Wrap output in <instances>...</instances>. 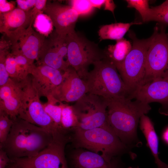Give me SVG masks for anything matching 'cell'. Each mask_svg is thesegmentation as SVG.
Here are the masks:
<instances>
[{
  "mask_svg": "<svg viewBox=\"0 0 168 168\" xmlns=\"http://www.w3.org/2000/svg\"><path fill=\"white\" fill-rule=\"evenodd\" d=\"M151 8L153 12L152 21L168 25V0Z\"/></svg>",
  "mask_w": 168,
  "mask_h": 168,
  "instance_id": "28",
  "label": "cell"
},
{
  "mask_svg": "<svg viewBox=\"0 0 168 168\" xmlns=\"http://www.w3.org/2000/svg\"><path fill=\"white\" fill-rule=\"evenodd\" d=\"M47 99V102L43 104L45 111L52 119L58 130L65 133L61 123L62 102L56 100L52 96Z\"/></svg>",
  "mask_w": 168,
  "mask_h": 168,
  "instance_id": "23",
  "label": "cell"
},
{
  "mask_svg": "<svg viewBox=\"0 0 168 168\" xmlns=\"http://www.w3.org/2000/svg\"><path fill=\"white\" fill-rule=\"evenodd\" d=\"M105 99L109 125L123 143L131 147L138 142L137 129L140 118L151 107L148 104L136 99L132 101L129 97Z\"/></svg>",
  "mask_w": 168,
  "mask_h": 168,
  "instance_id": "1",
  "label": "cell"
},
{
  "mask_svg": "<svg viewBox=\"0 0 168 168\" xmlns=\"http://www.w3.org/2000/svg\"><path fill=\"white\" fill-rule=\"evenodd\" d=\"M133 40L132 49L123 62L116 68L124 82L132 94L143 82L146 55L155 35L154 32L149 38L140 40L130 33Z\"/></svg>",
  "mask_w": 168,
  "mask_h": 168,
  "instance_id": "5",
  "label": "cell"
},
{
  "mask_svg": "<svg viewBox=\"0 0 168 168\" xmlns=\"http://www.w3.org/2000/svg\"><path fill=\"white\" fill-rule=\"evenodd\" d=\"M154 32V38L147 53L142 84L168 75V36L164 29L159 31L157 27L155 28Z\"/></svg>",
  "mask_w": 168,
  "mask_h": 168,
  "instance_id": "9",
  "label": "cell"
},
{
  "mask_svg": "<svg viewBox=\"0 0 168 168\" xmlns=\"http://www.w3.org/2000/svg\"><path fill=\"white\" fill-rule=\"evenodd\" d=\"M131 98L149 104L158 102L162 105L159 112L168 115V75L147 82L139 86Z\"/></svg>",
  "mask_w": 168,
  "mask_h": 168,
  "instance_id": "12",
  "label": "cell"
},
{
  "mask_svg": "<svg viewBox=\"0 0 168 168\" xmlns=\"http://www.w3.org/2000/svg\"><path fill=\"white\" fill-rule=\"evenodd\" d=\"M132 47L130 42L126 39L123 38L116 40L115 44L109 45L104 51L105 58L112 62L116 67L123 62Z\"/></svg>",
  "mask_w": 168,
  "mask_h": 168,
  "instance_id": "21",
  "label": "cell"
},
{
  "mask_svg": "<svg viewBox=\"0 0 168 168\" xmlns=\"http://www.w3.org/2000/svg\"><path fill=\"white\" fill-rule=\"evenodd\" d=\"M71 6L77 12L79 15H86L93 11L94 7L90 0H74L70 1Z\"/></svg>",
  "mask_w": 168,
  "mask_h": 168,
  "instance_id": "29",
  "label": "cell"
},
{
  "mask_svg": "<svg viewBox=\"0 0 168 168\" xmlns=\"http://www.w3.org/2000/svg\"><path fill=\"white\" fill-rule=\"evenodd\" d=\"M10 168H19V167L12 166L10 167Z\"/></svg>",
  "mask_w": 168,
  "mask_h": 168,
  "instance_id": "37",
  "label": "cell"
},
{
  "mask_svg": "<svg viewBox=\"0 0 168 168\" xmlns=\"http://www.w3.org/2000/svg\"><path fill=\"white\" fill-rule=\"evenodd\" d=\"M84 80L87 93L105 99L129 97L131 93L114 64L106 58L96 61Z\"/></svg>",
  "mask_w": 168,
  "mask_h": 168,
  "instance_id": "3",
  "label": "cell"
},
{
  "mask_svg": "<svg viewBox=\"0 0 168 168\" xmlns=\"http://www.w3.org/2000/svg\"><path fill=\"white\" fill-rule=\"evenodd\" d=\"M72 106L78 122L76 128L89 130L110 126L105 98L87 93Z\"/></svg>",
  "mask_w": 168,
  "mask_h": 168,
  "instance_id": "8",
  "label": "cell"
},
{
  "mask_svg": "<svg viewBox=\"0 0 168 168\" xmlns=\"http://www.w3.org/2000/svg\"><path fill=\"white\" fill-rule=\"evenodd\" d=\"M9 51L7 49H0V87L5 85L10 78L5 66L6 57Z\"/></svg>",
  "mask_w": 168,
  "mask_h": 168,
  "instance_id": "30",
  "label": "cell"
},
{
  "mask_svg": "<svg viewBox=\"0 0 168 168\" xmlns=\"http://www.w3.org/2000/svg\"><path fill=\"white\" fill-rule=\"evenodd\" d=\"M62 107L61 123L63 131L66 133L67 131L77 128L78 122L72 106L62 102Z\"/></svg>",
  "mask_w": 168,
  "mask_h": 168,
  "instance_id": "24",
  "label": "cell"
},
{
  "mask_svg": "<svg viewBox=\"0 0 168 168\" xmlns=\"http://www.w3.org/2000/svg\"><path fill=\"white\" fill-rule=\"evenodd\" d=\"M35 20L31 9L26 11L18 8L8 12L0 13V32L9 37L32 26Z\"/></svg>",
  "mask_w": 168,
  "mask_h": 168,
  "instance_id": "18",
  "label": "cell"
},
{
  "mask_svg": "<svg viewBox=\"0 0 168 168\" xmlns=\"http://www.w3.org/2000/svg\"><path fill=\"white\" fill-rule=\"evenodd\" d=\"M53 139V134L46 129L17 117L0 148L10 159L31 158L47 147Z\"/></svg>",
  "mask_w": 168,
  "mask_h": 168,
  "instance_id": "2",
  "label": "cell"
},
{
  "mask_svg": "<svg viewBox=\"0 0 168 168\" xmlns=\"http://www.w3.org/2000/svg\"><path fill=\"white\" fill-rule=\"evenodd\" d=\"M161 138L164 143L168 145V126L162 132Z\"/></svg>",
  "mask_w": 168,
  "mask_h": 168,
  "instance_id": "36",
  "label": "cell"
},
{
  "mask_svg": "<svg viewBox=\"0 0 168 168\" xmlns=\"http://www.w3.org/2000/svg\"><path fill=\"white\" fill-rule=\"evenodd\" d=\"M36 0H17L16 2L20 9L27 11L34 7Z\"/></svg>",
  "mask_w": 168,
  "mask_h": 168,
  "instance_id": "31",
  "label": "cell"
},
{
  "mask_svg": "<svg viewBox=\"0 0 168 168\" xmlns=\"http://www.w3.org/2000/svg\"><path fill=\"white\" fill-rule=\"evenodd\" d=\"M32 26L7 39L11 44V51L19 52L31 63L38 60L45 36L35 31Z\"/></svg>",
  "mask_w": 168,
  "mask_h": 168,
  "instance_id": "13",
  "label": "cell"
},
{
  "mask_svg": "<svg viewBox=\"0 0 168 168\" xmlns=\"http://www.w3.org/2000/svg\"><path fill=\"white\" fill-rule=\"evenodd\" d=\"M72 138L74 147L84 148L101 155L106 161L129 152V147L123 143L110 126L89 130L73 129Z\"/></svg>",
  "mask_w": 168,
  "mask_h": 168,
  "instance_id": "4",
  "label": "cell"
},
{
  "mask_svg": "<svg viewBox=\"0 0 168 168\" xmlns=\"http://www.w3.org/2000/svg\"><path fill=\"white\" fill-rule=\"evenodd\" d=\"M90 1L94 7H95L100 9L102 6L105 5L106 0H90Z\"/></svg>",
  "mask_w": 168,
  "mask_h": 168,
  "instance_id": "35",
  "label": "cell"
},
{
  "mask_svg": "<svg viewBox=\"0 0 168 168\" xmlns=\"http://www.w3.org/2000/svg\"><path fill=\"white\" fill-rule=\"evenodd\" d=\"M141 23H118L104 25L98 31L100 40H118L123 38L131 26Z\"/></svg>",
  "mask_w": 168,
  "mask_h": 168,
  "instance_id": "22",
  "label": "cell"
},
{
  "mask_svg": "<svg viewBox=\"0 0 168 168\" xmlns=\"http://www.w3.org/2000/svg\"><path fill=\"white\" fill-rule=\"evenodd\" d=\"M69 139L66 134L58 133L53 136L50 144L36 156L10 159V162L12 166L20 168H69L64 150Z\"/></svg>",
  "mask_w": 168,
  "mask_h": 168,
  "instance_id": "7",
  "label": "cell"
},
{
  "mask_svg": "<svg viewBox=\"0 0 168 168\" xmlns=\"http://www.w3.org/2000/svg\"><path fill=\"white\" fill-rule=\"evenodd\" d=\"M13 123V120L5 113L0 112V145L6 140Z\"/></svg>",
  "mask_w": 168,
  "mask_h": 168,
  "instance_id": "27",
  "label": "cell"
},
{
  "mask_svg": "<svg viewBox=\"0 0 168 168\" xmlns=\"http://www.w3.org/2000/svg\"><path fill=\"white\" fill-rule=\"evenodd\" d=\"M128 168H139L138 167H136V168H133L132 167H128Z\"/></svg>",
  "mask_w": 168,
  "mask_h": 168,
  "instance_id": "38",
  "label": "cell"
},
{
  "mask_svg": "<svg viewBox=\"0 0 168 168\" xmlns=\"http://www.w3.org/2000/svg\"><path fill=\"white\" fill-rule=\"evenodd\" d=\"M14 4L6 0H0V13L8 12L14 10L15 9Z\"/></svg>",
  "mask_w": 168,
  "mask_h": 168,
  "instance_id": "33",
  "label": "cell"
},
{
  "mask_svg": "<svg viewBox=\"0 0 168 168\" xmlns=\"http://www.w3.org/2000/svg\"><path fill=\"white\" fill-rule=\"evenodd\" d=\"M67 61L84 80L91 64L105 58L104 51L75 31L67 35Z\"/></svg>",
  "mask_w": 168,
  "mask_h": 168,
  "instance_id": "6",
  "label": "cell"
},
{
  "mask_svg": "<svg viewBox=\"0 0 168 168\" xmlns=\"http://www.w3.org/2000/svg\"><path fill=\"white\" fill-rule=\"evenodd\" d=\"M139 123L140 128L145 138L147 145L154 158L157 168H168V165L161 161L159 157L158 138L153 123L147 116L143 114L140 118Z\"/></svg>",
  "mask_w": 168,
  "mask_h": 168,
  "instance_id": "20",
  "label": "cell"
},
{
  "mask_svg": "<svg viewBox=\"0 0 168 168\" xmlns=\"http://www.w3.org/2000/svg\"><path fill=\"white\" fill-rule=\"evenodd\" d=\"M77 149L71 156V168H122L114 158L108 161L99 154Z\"/></svg>",
  "mask_w": 168,
  "mask_h": 168,
  "instance_id": "19",
  "label": "cell"
},
{
  "mask_svg": "<svg viewBox=\"0 0 168 168\" xmlns=\"http://www.w3.org/2000/svg\"><path fill=\"white\" fill-rule=\"evenodd\" d=\"M43 11L50 18L58 34L67 35L75 31L79 15L71 6L47 1Z\"/></svg>",
  "mask_w": 168,
  "mask_h": 168,
  "instance_id": "15",
  "label": "cell"
},
{
  "mask_svg": "<svg viewBox=\"0 0 168 168\" xmlns=\"http://www.w3.org/2000/svg\"><path fill=\"white\" fill-rule=\"evenodd\" d=\"M63 73L60 71L49 66L35 65L31 70L32 85L40 96L48 98L61 83Z\"/></svg>",
  "mask_w": 168,
  "mask_h": 168,
  "instance_id": "16",
  "label": "cell"
},
{
  "mask_svg": "<svg viewBox=\"0 0 168 168\" xmlns=\"http://www.w3.org/2000/svg\"><path fill=\"white\" fill-rule=\"evenodd\" d=\"M127 7L134 8L140 14L143 22L152 21L153 10L150 8L147 0H127Z\"/></svg>",
  "mask_w": 168,
  "mask_h": 168,
  "instance_id": "25",
  "label": "cell"
},
{
  "mask_svg": "<svg viewBox=\"0 0 168 168\" xmlns=\"http://www.w3.org/2000/svg\"><path fill=\"white\" fill-rule=\"evenodd\" d=\"M47 1L46 0H36L35 4L31 12L34 18L35 19L37 15L45 8Z\"/></svg>",
  "mask_w": 168,
  "mask_h": 168,
  "instance_id": "32",
  "label": "cell"
},
{
  "mask_svg": "<svg viewBox=\"0 0 168 168\" xmlns=\"http://www.w3.org/2000/svg\"><path fill=\"white\" fill-rule=\"evenodd\" d=\"M25 95L18 117L42 128L53 135L59 132L54 123L46 113L40 96L33 87L29 77L24 85Z\"/></svg>",
  "mask_w": 168,
  "mask_h": 168,
  "instance_id": "10",
  "label": "cell"
},
{
  "mask_svg": "<svg viewBox=\"0 0 168 168\" xmlns=\"http://www.w3.org/2000/svg\"><path fill=\"white\" fill-rule=\"evenodd\" d=\"M87 93L85 82L76 71L69 66L63 73L61 84L53 92L52 96L61 102H76Z\"/></svg>",
  "mask_w": 168,
  "mask_h": 168,
  "instance_id": "14",
  "label": "cell"
},
{
  "mask_svg": "<svg viewBox=\"0 0 168 168\" xmlns=\"http://www.w3.org/2000/svg\"><path fill=\"white\" fill-rule=\"evenodd\" d=\"M10 162V159L7 153L2 149L0 148V168H5Z\"/></svg>",
  "mask_w": 168,
  "mask_h": 168,
  "instance_id": "34",
  "label": "cell"
},
{
  "mask_svg": "<svg viewBox=\"0 0 168 168\" xmlns=\"http://www.w3.org/2000/svg\"><path fill=\"white\" fill-rule=\"evenodd\" d=\"M27 79L18 82L10 78L5 85L0 87V112L13 120L18 117L22 106Z\"/></svg>",
  "mask_w": 168,
  "mask_h": 168,
  "instance_id": "17",
  "label": "cell"
},
{
  "mask_svg": "<svg viewBox=\"0 0 168 168\" xmlns=\"http://www.w3.org/2000/svg\"><path fill=\"white\" fill-rule=\"evenodd\" d=\"M67 35L54 30L45 37L37 61L38 65H47L61 72L66 71L70 66L64 60L67 54Z\"/></svg>",
  "mask_w": 168,
  "mask_h": 168,
  "instance_id": "11",
  "label": "cell"
},
{
  "mask_svg": "<svg viewBox=\"0 0 168 168\" xmlns=\"http://www.w3.org/2000/svg\"><path fill=\"white\" fill-rule=\"evenodd\" d=\"M35 26L39 33L44 36L52 32L53 26L50 18L47 15L39 13L35 20Z\"/></svg>",
  "mask_w": 168,
  "mask_h": 168,
  "instance_id": "26",
  "label": "cell"
}]
</instances>
